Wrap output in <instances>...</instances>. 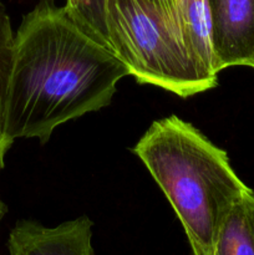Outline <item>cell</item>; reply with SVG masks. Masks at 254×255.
Returning a JSON list of instances; mask_svg holds the SVG:
<instances>
[{
	"label": "cell",
	"mask_w": 254,
	"mask_h": 255,
	"mask_svg": "<svg viewBox=\"0 0 254 255\" xmlns=\"http://www.w3.org/2000/svg\"><path fill=\"white\" fill-rule=\"evenodd\" d=\"M127 75L116 52L82 29L65 6L40 0L15 34L4 134L45 143L60 125L109 106Z\"/></svg>",
	"instance_id": "obj_1"
},
{
	"label": "cell",
	"mask_w": 254,
	"mask_h": 255,
	"mask_svg": "<svg viewBox=\"0 0 254 255\" xmlns=\"http://www.w3.org/2000/svg\"><path fill=\"white\" fill-rule=\"evenodd\" d=\"M132 152L139 157L183 226L193 255H213L222 223L252 189L226 151L177 116L154 121Z\"/></svg>",
	"instance_id": "obj_2"
},
{
	"label": "cell",
	"mask_w": 254,
	"mask_h": 255,
	"mask_svg": "<svg viewBox=\"0 0 254 255\" xmlns=\"http://www.w3.org/2000/svg\"><path fill=\"white\" fill-rule=\"evenodd\" d=\"M111 46L139 84H151L181 97L217 86L184 45L178 27L151 0H107Z\"/></svg>",
	"instance_id": "obj_3"
},
{
	"label": "cell",
	"mask_w": 254,
	"mask_h": 255,
	"mask_svg": "<svg viewBox=\"0 0 254 255\" xmlns=\"http://www.w3.org/2000/svg\"><path fill=\"white\" fill-rule=\"evenodd\" d=\"M214 67L254 69V0H207Z\"/></svg>",
	"instance_id": "obj_4"
},
{
	"label": "cell",
	"mask_w": 254,
	"mask_h": 255,
	"mask_svg": "<svg viewBox=\"0 0 254 255\" xmlns=\"http://www.w3.org/2000/svg\"><path fill=\"white\" fill-rule=\"evenodd\" d=\"M92 223L80 217L56 227L19 221L7 239L9 255H94Z\"/></svg>",
	"instance_id": "obj_5"
},
{
	"label": "cell",
	"mask_w": 254,
	"mask_h": 255,
	"mask_svg": "<svg viewBox=\"0 0 254 255\" xmlns=\"http://www.w3.org/2000/svg\"><path fill=\"white\" fill-rule=\"evenodd\" d=\"M179 30L184 45L204 75L218 80L211 41L207 0H176Z\"/></svg>",
	"instance_id": "obj_6"
},
{
	"label": "cell",
	"mask_w": 254,
	"mask_h": 255,
	"mask_svg": "<svg viewBox=\"0 0 254 255\" xmlns=\"http://www.w3.org/2000/svg\"><path fill=\"white\" fill-rule=\"evenodd\" d=\"M213 255H254V193L244 194L219 228Z\"/></svg>",
	"instance_id": "obj_7"
},
{
	"label": "cell",
	"mask_w": 254,
	"mask_h": 255,
	"mask_svg": "<svg viewBox=\"0 0 254 255\" xmlns=\"http://www.w3.org/2000/svg\"><path fill=\"white\" fill-rule=\"evenodd\" d=\"M65 9L82 29L112 49L107 30V0H66Z\"/></svg>",
	"instance_id": "obj_8"
},
{
	"label": "cell",
	"mask_w": 254,
	"mask_h": 255,
	"mask_svg": "<svg viewBox=\"0 0 254 255\" xmlns=\"http://www.w3.org/2000/svg\"><path fill=\"white\" fill-rule=\"evenodd\" d=\"M14 39L9 15L0 0V133H4L7 87L14 56Z\"/></svg>",
	"instance_id": "obj_9"
},
{
	"label": "cell",
	"mask_w": 254,
	"mask_h": 255,
	"mask_svg": "<svg viewBox=\"0 0 254 255\" xmlns=\"http://www.w3.org/2000/svg\"><path fill=\"white\" fill-rule=\"evenodd\" d=\"M12 139L9 138L7 136H5L4 133H0V171L4 168V161H5V156H6L7 151L10 149L12 144ZM7 212V207L5 206L4 202L0 199V222L2 221L4 216L6 214Z\"/></svg>",
	"instance_id": "obj_10"
},
{
	"label": "cell",
	"mask_w": 254,
	"mask_h": 255,
	"mask_svg": "<svg viewBox=\"0 0 254 255\" xmlns=\"http://www.w3.org/2000/svg\"><path fill=\"white\" fill-rule=\"evenodd\" d=\"M174 25L179 29L178 24V16H177V6L176 0H151ZM181 31V30H179Z\"/></svg>",
	"instance_id": "obj_11"
}]
</instances>
